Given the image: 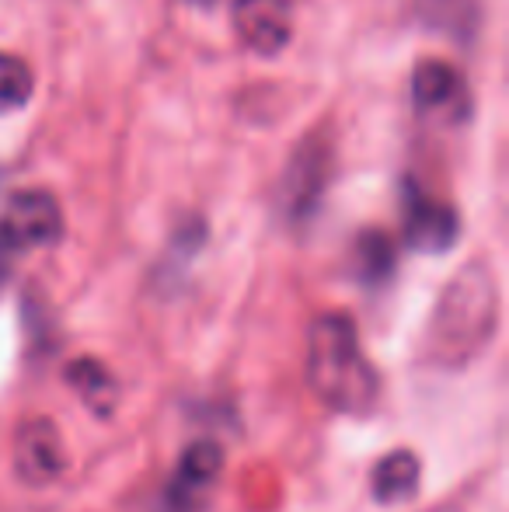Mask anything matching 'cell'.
Listing matches in <instances>:
<instances>
[{
    "label": "cell",
    "mask_w": 509,
    "mask_h": 512,
    "mask_svg": "<svg viewBox=\"0 0 509 512\" xmlns=\"http://www.w3.org/2000/svg\"><path fill=\"white\" fill-rule=\"evenodd\" d=\"M63 237V209L53 192L21 189L0 213V244L21 258L32 248H49Z\"/></svg>",
    "instance_id": "277c9868"
},
{
    "label": "cell",
    "mask_w": 509,
    "mask_h": 512,
    "mask_svg": "<svg viewBox=\"0 0 509 512\" xmlns=\"http://www.w3.org/2000/svg\"><path fill=\"white\" fill-rule=\"evenodd\" d=\"M35 95V74L21 56L0 49V115L21 112Z\"/></svg>",
    "instance_id": "7c38bea8"
},
{
    "label": "cell",
    "mask_w": 509,
    "mask_h": 512,
    "mask_svg": "<svg viewBox=\"0 0 509 512\" xmlns=\"http://www.w3.org/2000/svg\"><path fill=\"white\" fill-rule=\"evenodd\" d=\"M234 28L252 53L276 56L293 35L290 0H234Z\"/></svg>",
    "instance_id": "9c48e42d"
},
{
    "label": "cell",
    "mask_w": 509,
    "mask_h": 512,
    "mask_svg": "<svg viewBox=\"0 0 509 512\" xmlns=\"http://www.w3.org/2000/svg\"><path fill=\"white\" fill-rule=\"evenodd\" d=\"M307 387L325 408L339 415H363L374 408L381 380L363 356L360 331L349 314H321L307 331Z\"/></svg>",
    "instance_id": "7a4b0ae2"
},
{
    "label": "cell",
    "mask_w": 509,
    "mask_h": 512,
    "mask_svg": "<svg viewBox=\"0 0 509 512\" xmlns=\"http://www.w3.org/2000/svg\"><path fill=\"white\" fill-rule=\"evenodd\" d=\"M14 262H18V258H14L11 251L4 248V244H0V290H4V286H7V279H11Z\"/></svg>",
    "instance_id": "9a60e30c"
},
{
    "label": "cell",
    "mask_w": 509,
    "mask_h": 512,
    "mask_svg": "<svg viewBox=\"0 0 509 512\" xmlns=\"http://www.w3.org/2000/svg\"><path fill=\"white\" fill-rule=\"evenodd\" d=\"M412 98L415 108L426 115H443V119H461L471 112V91L464 77L450 67L447 60H422L412 74Z\"/></svg>",
    "instance_id": "ba28073f"
},
{
    "label": "cell",
    "mask_w": 509,
    "mask_h": 512,
    "mask_svg": "<svg viewBox=\"0 0 509 512\" xmlns=\"http://www.w3.org/2000/svg\"><path fill=\"white\" fill-rule=\"evenodd\" d=\"M499 328V283L485 262H468L447 286L426 324L422 352L436 370L471 366Z\"/></svg>",
    "instance_id": "6da1fadb"
},
{
    "label": "cell",
    "mask_w": 509,
    "mask_h": 512,
    "mask_svg": "<svg viewBox=\"0 0 509 512\" xmlns=\"http://www.w3.org/2000/svg\"><path fill=\"white\" fill-rule=\"evenodd\" d=\"M67 377H70V384L77 387V394H81L84 405H88L91 411H98V415H109V411L116 408L119 384L102 363H95V359H77V363H70Z\"/></svg>",
    "instance_id": "8fae6325"
},
{
    "label": "cell",
    "mask_w": 509,
    "mask_h": 512,
    "mask_svg": "<svg viewBox=\"0 0 509 512\" xmlns=\"http://www.w3.org/2000/svg\"><path fill=\"white\" fill-rule=\"evenodd\" d=\"M220 467H224V450L213 439H199L182 453L175 474L168 485V509L171 512H196L203 506L206 492L217 485Z\"/></svg>",
    "instance_id": "52a82bcc"
},
{
    "label": "cell",
    "mask_w": 509,
    "mask_h": 512,
    "mask_svg": "<svg viewBox=\"0 0 509 512\" xmlns=\"http://www.w3.org/2000/svg\"><path fill=\"white\" fill-rule=\"evenodd\" d=\"M189 4H199V7H210V4H217V0H189Z\"/></svg>",
    "instance_id": "2e32d148"
},
{
    "label": "cell",
    "mask_w": 509,
    "mask_h": 512,
    "mask_svg": "<svg viewBox=\"0 0 509 512\" xmlns=\"http://www.w3.org/2000/svg\"><path fill=\"white\" fill-rule=\"evenodd\" d=\"M14 471L25 485H53L67 471V450L53 418H25L14 436Z\"/></svg>",
    "instance_id": "5b68a950"
},
{
    "label": "cell",
    "mask_w": 509,
    "mask_h": 512,
    "mask_svg": "<svg viewBox=\"0 0 509 512\" xmlns=\"http://www.w3.org/2000/svg\"><path fill=\"white\" fill-rule=\"evenodd\" d=\"M457 234H461V220L450 203H440L429 192L408 189L405 192V241L415 251H429V255H443L454 248Z\"/></svg>",
    "instance_id": "8992f818"
},
{
    "label": "cell",
    "mask_w": 509,
    "mask_h": 512,
    "mask_svg": "<svg viewBox=\"0 0 509 512\" xmlns=\"http://www.w3.org/2000/svg\"><path fill=\"white\" fill-rule=\"evenodd\" d=\"M429 25L457 32L461 25H471V0H419Z\"/></svg>",
    "instance_id": "5bb4252c"
},
{
    "label": "cell",
    "mask_w": 509,
    "mask_h": 512,
    "mask_svg": "<svg viewBox=\"0 0 509 512\" xmlns=\"http://www.w3.org/2000/svg\"><path fill=\"white\" fill-rule=\"evenodd\" d=\"M422 464L412 450H391L387 457L377 460L374 474H370V488L381 506H401L419 492Z\"/></svg>",
    "instance_id": "30bf717a"
},
{
    "label": "cell",
    "mask_w": 509,
    "mask_h": 512,
    "mask_svg": "<svg viewBox=\"0 0 509 512\" xmlns=\"http://www.w3.org/2000/svg\"><path fill=\"white\" fill-rule=\"evenodd\" d=\"M332 140L311 133L297 143L283 171V213L290 223H307L321 206V196L332 178Z\"/></svg>",
    "instance_id": "3957f363"
},
{
    "label": "cell",
    "mask_w": 509,
    "mask_h": 512,
    "mask_svg": "<svg viewBox=\"0 0 509 512\" xmlns=\"http://www.w3.org/2000/svg\"><path fill=\"white\" fill-rule=\"evenodd\" d=\"M356 262H360L363 283L377 286L384 279H391L394 272V241L381 230H367L360 237V248H356Z\"/></svg>",
    "instance_id": "4fadbf2b"
}]
</instances>
